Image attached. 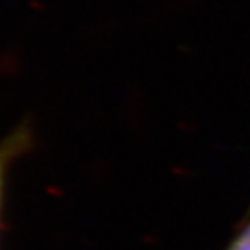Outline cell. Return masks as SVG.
I'll return each instance as SVG.
<instances>
[{
	"label": "cell",
	"mask_w": 250,
	"mask_h": 250,
	"mask_svg": "<svg viewBox=\"0 0 250 250\" xmlns=\"http://www.w3.org/2000/svg\"><path fill=\"white\" fill-rule=\"evenodd\" d=\"M34 141L32 128L28 123L18 125L14 131H11L4 139L0 141V211L3 203V192H4V182L10 166L21 157L28 149L31 147Z\"/></svg>",
	"instance_id": "cell-1"
},
{
	"label": "cell",
	"mask_w": 250,
	"mask_h": 250,
	"mask_svg": "<svg viewBox=\"0 0 250 250\" xmlns=\"http://www.w3.org/2000/svg\"><path fill=\"white\" fill-rule=\"evenodd\" d=\"M228 250H250V225L242 231Z\"/></svg>",
	"instance_id": "cell-2"
}]
</instances>
